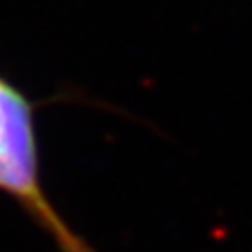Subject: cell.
Listing matches in <instances>:
<instances>
[{"label": "cell", "instance_id": "6da1fadb", "mask_svg": "<svg viewBox=\"0 0 252 252\" xmlns=\"http://www.w3.org/2000/svg\"><path fill=\"white\" fill-rule=\"evenodd\" d=\"M0 191L49 235L59 252H94L44 191L32 101L0 76Z\"/></svg>", "mask_w": 252, "mask_h": 252}]
</instances>
